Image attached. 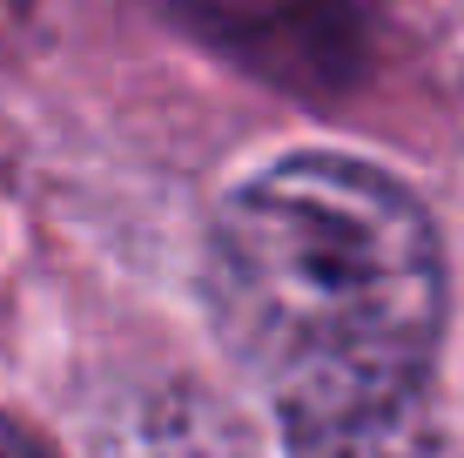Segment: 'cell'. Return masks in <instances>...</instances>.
Masks as SVG:
<instances>
[{
  "instance_id": "obj_1",
  "label": "cell",
  "mask_w": 464,
  "mask_h": 458,
  "mask_svg": "<svg viewBox=\"0 0 464 458\" xmlns=\"http://www.w3.org/2000/svg\"><path fill=\"white\" fill-rule=\"evenodd\" d=\"M209 297L283 424L363 412L424 398L444 337V249L383 169L290 155L222 202Z\"/></svg>"
},
{
  "instance_id": "obj_2",
  "label": "cell",
  "mask_w": 464,
  "mask_h": 458,
  "mask_svg": "<svg viewBox=\"0 0 464 458\" xmlns=\"http://www.w3.org/2000/svg\"><path fill=\"white\" fill-rule=\"evenodd\" d=\"M290 458H464V452L438 424L430 391H424V398L363 404V412L296 418L290 424Z\"/></svg>"
},
{
  "instance_id": "obj_3",
  "label": "cell",
  "mask_w": 464,
  "mask_h": 458,
  "mask_svg": "<svg viewBox=\"0 0 464 458\" xmlns=\"http://www.w3.org/2000/svg\"><path fill=\"white\" fill-rule=\"evenodd\" d=\"M0 458H47V445H34L14 418H0Z\"/></svg>"
}]
</instances>
